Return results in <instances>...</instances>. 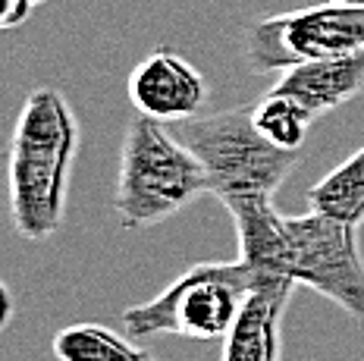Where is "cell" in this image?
I'll return each instance as SVG.
<instances>
[{"label":"cell","mask_w":364,"mask_h":361,"mask_svg":"<svg viewBox=\"0 0 364 361\" xmlns=\"http://www.w3.org/2000/svg\"><path fill=\"white\" fill-rule=\"evenodd\" d=\"M232 217L239 258L257 276H286L295 286L321 292L352 320L364 323V254L358 227L317 210L286 217L270 195L232 198L223 205Z\"/></svg>","instance_id":"6da1fadb"},{"label":"cell","mask_w":364,"mask_h":361,"mask_svg":"<svg viewBox=\"0 0 364 361\" xmlns=\"http://www.w3.org/2000/svg\"><path fill=\"white\" fill-rule=\"evenodd\" d=\"M79 119L57 88H32L13 123L6 154L10 223L28 242H44L63 227Z\"/></svg>","instance_id":"7a4b0ae2"},{"label":"cell","mask_w":364,"mask_h":361,"mask_svg":"<svg viewBox=\"0 0 364 361\" xmlns=\"http://www.w3.org/2000/svg\"><path fill=\"white\" fill-rule=\"evenodd\" d=\"M210 192L208 170L186 141L173 139L161 119L135 114L119 145L113 214L123 230H148Z\"/></svg>","instance_id":"3957f363"},{"label":"cell","mask_w":364,"mask_h":361,"mask_svg":"<svg viewBox=\"0 0 364 361\" xmlns=\"http://www.w3.org/2000/svg\"><path fill=\"white\" fill-rule=\"evenodd\" d=\"M261 276L242 258L201 261L157 292L154 298L129 305L123 311L126 330L139 340L145 336H186V340L214 343L230 333L248 292Z\"/></svg>","instance_id":"277c9868"},{"label":"cell","mask_w":364,"mask_h":361,"mask_svg":"<svg viewBox=\"0 0 364 361\" xmlns=\"http://www.w3.org/2000/svg\"><path fill=\"white\" fill-rule=\"evenodd\" d=\"M182 141L208 170L210 195L226 201L277 195L299 167V151L277 148L255 129L252 107H230L220 114L192 117L182 123Z\"/></svg>","instance_id":"5b68a950"},{"label":"cell","mask_w":364,"mask_h":361,"mask_svg":"<svg viewBox=\"0 0 364 361\" xmlns=\"http://www.w3.org/2000/svg\"><path fill=\"white\" fill-rule=\"evenodd\" d=\"M364 48V6L333 4L286 10L255 19L245 28V63L255 76L283 72L311 60H327Z\"/></svg>","instance_id":"8992f818"},{"label":"cell","mask_w":364,"mask_h":361,"mask_svg":"<svg viewBox=\"0 0 364 361\" xmlns=\"http://www.w3.org/2000/svg\"><path fill=\"white\" fill-rule=\"evenodd\" d=\"M129 104L161 123H186L208 104V79L176 50L157 48L129 72Z\"/></svg>","instance_id":"52a82bcc"},{"label":"cell","mask_w":364,"mask_h":361,"mask_svg":"<svg viewBox=\"0 0 364 361\" xmlns=\"http://www.w3.org/2000/svg\"><path fill=\"white\" fill-rule=\"evenodd\" d=\"M295 283L286 276H261L248 292L239 318L223 336L220 361H279L283 358V318Z\"/></svg>","instance_id":"ba28073f"},{"label":"cell","mask_w":364,"mask_h":361,"mask_svg":"<svg viewBox=\"0 0 364 361\" xmlns=\"http://www.w3.org/2000/svg\"><path fill=\"white\" fill-rule=\"evenodd\" d=\"M273 88L305 104L314 119L327 117L364 92V48L352 50V54L311 60V63L283 70L279 79L273 82Z\"/></svg>","instance_id":"9c48e42d"},{"label":"cell","mask_w":364,"mask_h":361,"mask_svg":"<svg viewBox=\"0 0 364 361\" xmlns=\"http://www.w3.org/2000/svg\"><path fill=\"white\" fill-rule=\"evenodd\" d=\"M311 210L333 217L339 223H364V148L346 157L339 167H333L323 179H317L308 189Z\"/></svg>","instance_id":"30bf717a"},{"label":"cell","mask_w":364,"mask_h":361,"mask_svg":"<svg viewBox=\"0 0 364 361\" xmlns=\"http://www.w3.org/2000/svg\"><path fill=\"white\" fill-rule=\"evenodd\" d=\"M57 361H157L154 352L104 323H70L54 336Z\"/></svg>","instance_id":"8fae6325"},{"label":"cell","mask_w":364,"mask_h":361,"mask_svg":"<svg viewBox=\"0 0 364 361\" xmlns=\"http://www.w3.org/2000/svg\"><path fill=\"white\" fill-rule=\"evenodd\" d=\"M252 123L270 145L286 148V151H299L311 123H314V114L305 104L295 101L292 95L270 88L252 104Z\"/></svg>","instance_id":"7c38bea8"},{"label":"cell","mask_w":364,"mask_h":361,"mask_svg":"<svg viewBox=\"0 0 364 361\" xmlns=\"http://www.w3.org/2000/svg\"><path fill=\"white\" fill-rule=\"evenodd\" d=\"M32 10V0H0V32H13V28L26 26Z\"/></svg>","instance_id":"4fadbf2b"},{"label":"cell","mask_w":364,"mask_h":361,"mask_svg":"<svg viewBox=\"0 0 364 361\" xmlns=\"http://www.w3.org/2000/svg\"><path fill=\"white\" fill-rule=\"evenodd\" d=\"M13 314H16V298H13L10 286L0 280V333L13 323Z\"/></svg>","instance_id":"5bb4252c"},{"label":"cell","mask_w":364,"mask_h":361,"mask_svg":"<svg viewBox=\"0 0 364 361\" xmlns=\"http://www.w3.org/2000/svg\"><path fill=\"white\" fill-rule=\"evenodd\" d=\"M333 4H348V6H364V0H333Z\"/></svg>","instance_id":"9a60e30c"},{"label":"cell","mask_w":364,"mask_h":361,"mask_svg":"<svg viewBox=\"0 0 364 361\" xmlns=\"http://www.w3.org/2000/svg\"><path fill=\"white\" fill-rule=\"evenodd\" d=\"M32 4H35V6H38V4H48V0H32Z\"/></svg>","instance_id":"2e32d148"}]
</instances>
